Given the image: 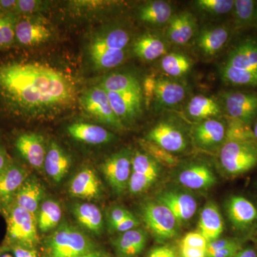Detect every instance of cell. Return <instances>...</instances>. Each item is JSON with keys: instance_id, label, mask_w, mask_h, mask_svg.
Instances as JSON below:
<instances>
[{"instance_id": "obj_59", "label": "cell", "mask_w": 257, "mask_h": 257, "mask_svg": "<svg viewBox=\"0 0 257 257\" xmlns=\"http://www.w3.org/2000/svg\"><path fill=\"white\" fill-rule=\"evenodd\" d=\"M5 15H6V13H5L4 11H3V9H2L1 7H0V19L3 18V17H4Z\"/></svg>"}, {"instance_id": "obj_52", "label": "cell", "mask_w": 257, "mask_h": 257, "mask_svg": "<svg viewBox=\"0 0 257 257\" xmlns=\"http://www.w3.org/2000/svg\"><path fill=\"white\" fill-rule=\"evenodd\" d=\"M147 257H176V254L172 248L164 246L153 248Z\"/></svg>"}, {"instance_id": "obj_55", "label": "cell", "mask_w": 257, "mask_h": 257, "mask_svg": "<svg viewBox=\"0 0 257 257\" xmlns=\"http://www.w3.org/2000/svg\"><path fill=\"white\" fill-rule=\"evenodd\" d=\"M234 257H257V253L253 248H241Z\"/></svg>"}, {"instance_id": "obj_54", "label": "cell", "mask_w": 257, "mask_h": 257, "mask_svg": "<svg viewBox=\"0 0 257 257\" xmlns=\"http://www.w3.org/2000/svg\"><path fill=\"white\" fill-rule=\"evenodd\" d=\"M17 5V0H0V7L6 14L13 13Z\"/></svg>"}, {"instance_id": "obj_4", "label": "cell", "mask_w": 257, "mask_h": 257, "mask_svg": "<svg viewBox=\"0 0 257 257\" xmlns=\"http://www.w3.org/2000/svg\"><path fill=\"white\" fill-rule=\"evenodd\" d=\"M4 211L9 245L34 247L38 242L37 218L14 202L5 208Z\"/></svg>"}, {"instance_id": "obj_29", "label": "cell", "mask_w": 257, "mask_h": 257, "mask_svg": "<svg viewBox=\"0 0 257 257\" xmlns=\"http://www.w3.org/2000/svg\"><path fill=\"white\" fill-rule=\"evenodd\" d=\"M130 35L126 30L114 28L93 38L89 46V52L104 50H125L130 44Z\"/></svg>"}, {"instance_id": "obj_49", "label": "cell", "mask_w": 257, "mask_h": 257, "mask_svg": "<svg viewBox=\"0 0 257 257\" xmlns=\"http://www.w3.org/2000/svg\"><path fill=\"white\" fill-rule=\"evenodd\" d=\"M237 242L236 240L230 239H216L215 241H211V242L208 243L207 253V255L211 254L219 251V250L222 249L227 247V246H231L234 243Z\"/></svg>"}, {"instance_id": "obj_13", "label": "cell", "mask_w": 257, "mask_h": 257, "mask_svg": "<svg viewBox=\"0 0 257 257\" xmlns=\"http://www.w3.org/2000/svg\"><path fill=\"white\" fill-rule=\"evenodd\" d=\"M146 140L172 154L184 152L187 147L183 132L168 121H160L153 126L147 134Z\"/></svg>"}, {"instance_id": "obj_32", "label": "cell", "mask_w": 257, "mask_h": 257, "mask_svg": "<svg viewBox=\"0 0 257 257\" xmlns=\"http://www.w3.org/2000/svg\"><path fill=\"white\" fill-rule=\"evenodd\" d=\"M187 112L193 119L202 121L220 116L222 110L220 104L214 98L200 94L191 99L187 106Z\"/></svg>"}, {"instance_id": "obj_53", "label": "cell", "mask_w": 257, "mask_h": 257, "mask_svg": "<svg viewBox=\"0 0 257 257\" xmlns=\"http://www.w3.org/2000/svg\"><path fill=\"white\" fill-rule=\"evenodd\" d=\"M12 162L8 152L3 145H0V174L6 169Z\"/></svg>"}, {"instance_id": "obj_8", "label": "cell", "mask_w": 257, "mask_h": 257, "mask_svg": "<svg viewBox=\"0 0 257 257\" xmlns=\"http://www.w3.org/2000/svg\"><path fill=\"white\" fill-rule=\"evenodd\" d=\"M160 175V166L145 152H135L132 159L128 192L140 194L152 187Z\"/></svg>"}, {"instance_id": "obj_56", "label": "cell", "mask_w": 257, "mask_h": 257, "mask_svg": "<svg viewBox=\"0 0 257 257\" xmlns=\"http://www.w3.org/2000/svg\"><path fill=\"white\" fill-rule=\"evenodd\" d=\"M0 257H14L9 246L0 247Z\"/></svg>"}, {"instance_id": "obj_31", "label": "cell", "mask_w": 257, "mask_h": 257, "mask_svg": "<svg viewBox=\"0 0 257 257\" xmlns=\"http://www.w3.org/2000/svg\"><path fill=\"white\" fill-rule=\"evenodd\" d=\"M173 15L171 5L162 0L147 2L138 10V17L142 22L155 26L168 24Z\"/></svg>"}, {"instance_id": "obj_3", "label": "cell", "mask_w": 257, "mask_h": 257, "mask_svg": "<svg viewBox=\"0 0 257 257\" xmlns=\"http://www.w3.org/2000/svg\"><path fill=\"white\" fill-rule=\"evenodd\" d=\"M93 243L78 229L63 225L47 240V257H80L92 251Z\"/></svg>"}, {"instance_id": "obj_38", "label": "cell", "mask_w": 257, "mask_h": 257, "mask_svg": "<svg viewBox=\"0 0 257 257\" xmlns=\"http://www.w3.org/2000/svg\"><path fill=\"white\" fill-rule=\"evenodd\" d=\"M221 79L226 84L233 86L257 87V74L233 68L227 64L221 66Z\"/></svg>"}, {"instance_id": "obj_14", "label": "cell", "mask_w": 257, "mask_h": 257, "mask_svg": "<svg viewBox=\"0 0 257 257\" xmlns=\"http://www.w3.org/2000/svg\"><path fill=\"white\" fill-rule=\"evenodd\" d=\"M15 147L19 155L31 167L38 170L43 168L47 149L41 135L35 133L20 134L15 140Z\"/></svg>"}, {"instance_id": "obj_7", "label": "cell", "mask_w": 257, "mask_h": 257, "mask_svg": "<svg viewBox=\"0 0 257 257\" xmlns=\"http://www.w3.org/2000/svg\"><path fill=\"white\" fill-rule=\"evenodd\" d=\"M144 221L152 234L160 241L175 237L178 221L166 206L157 202H147L143 209Z\"/></svg>"}, {"instance_id": "obj_30", "label": "cell", "mask_w": 257, "mask_h": 257, "mask_svg": "<svg viewBox=\"0 0 257 257\" xmlns=\"http://www.w3.org/2000/svg\"><path fill=\"white\" fill-rule=\"evenodd\" d=\"M147 234L142 229L125 231L114 240L117 252L123 257H135L140 254L146 246Z\"/></svg>"}, {"instance_id": "obj_5", "label": "cell", "mask_w": 257, "mask_h": 257, "mask_svg": "<svg viewBox=\"0 0 257 257\" xmlns=\"http://www.w3.org/2000/svg\"><path fill=\"white\" fill-rule=\"evenodd\" d=\"M78 101L83 110L97 121L115 130H124V125L111 107L107 92L99 85L84 91L79 96Z\"/></svg>"}, {"instance_id": "obj_45", "label": "cell", "mask_w": 257, "mask_h": 257, "mask_svg": "<svg viewBox=\"0 0 257 257\" xmlns=\"http://www.w3.org/2000/svg\"><path fill=\"white\" fill-rule=\"evenodd\" d=\"M208 241L200 232H189L181 241L180 246L207 250Z\"/></svg>"}, {"instance_id": "obj_19", "label": "cell", "mask_w": 257, "mask_h": 257, "mask_svg": "<svg viewBox=\"0 0 257 257\" xmlns=\"http://www.w3.org/2000/svg\"><path fill=\"white\" fill-rule=\"evenodd\" d=\"M157 201L166 206L175 216L178 222L192 219L197 209V203L190 194L173 191L162 193Z\"/></svg>"}, {"instance_id": "obj_37", "label": "cell", "mask_w": 257, "mask_h": 257, "mask_svg": "<svg viewBox=\"0 0 257 257\" xmlns=\"http://www.w3.org/2000/svg\"><path fill=\"white\" fill-rule=\"evenodd\" d=\"M257 2L253 0H234L233 23L236 30H241L254 25Z\"/></svg>"}, {"instance_id": "obj_58", "label": "cell", "mask_w": 257, "mask_h": 257, "mask_svg": "<svg viewBox=\"0 0 257 257\" xmlns=\"http://www.w3.org/2000/svg\"><path fill=\"white\" fill-rule=\"evenodd\" d=\"M253 136H254L255 140L257 141V117L256 119H255L254 125H253V127L252 128Z\"/></svg>"}, {"instance_id": "obj_1", "label": "cell", "mask_w": 257, "mask_h": 257, "mask_svg": "<svg viewBox=\"0 0 257 257\" xmlns=\"http://www.w3.org/2000/svg\"><path fill=\"white\" fill-rule=\"evenodd\" d=\"M78 99L74 79L63 71L22 58L0 62V110L10 117H53L72 109Z\"/></svg>"}, {"instance_id": "obj_51", "label": "cell", "mask_w": 257, "mask_h": 257, "mask_svg": "<svg viewBox=\"0 0 257 257\" xmlns=\"http://www.w3.org/2000/svg\"><path fill=\"white\" fill-rule=\"evenodd\" d=\"M180 253L182 257H207V250L188 246H180Z\"/></svg>"}, {"instance_id": "obj_28", "label": "cell", "mask_w": 257, "mask_h": 257, "mask_svg": "<svg viewBox=\"0 0 257 257\" xmlns=\"http://www.w3.org/2000/svg\"><path fill=\"white\" fill-rule=\"evenodd\" d=\"M133 52L139 58L150 62L167 54V43L156 34L145 33L134 42Z\"/></svg>"}, {"instance_id": "obj_9", "label": "cell", "mask_w": 257, "mask_h": 257, "mask_svg": "<svg viewBox=\"0 0 257 257\" xmlns=\"http://www.w3.org/2000/svg\"><path fill=\"white\" fill-rule=\"evenodd\" d=\"M133 154L127 150L113 154L101 165V171L111 188L118 194L128 189Z\"/></svg>"}, {"instance_id": "obj_47", "label": "cell", "mask_w": 257, "mask_h": 257, "mask_svg": "<svg viewBox=\"0 0 257 257\" xmlns=\"http://www.w3.org/2000/svg\"><path fill=\"white\" fill-rule=\"evenodd\" d=\"M9 247L14 257H39L37 250L34 247L23 245H10Z\"/></svg>"}, {"instance_id": "obj_11", "label": "cell", "mask_w": 257, "mask_h": 257, "mask_svg": "<svg viewBox=\"0 0 257 257\" xmlns=\"http://www.w3.org/2000/svg\"><path fill=\"white\" fill-rule=\"evenodd\" d=\"M52 31L39 17L18 16L15 25V42L23 47H35L48 41Z\"/></svg>"}, {"instance_id": "obj_33", "label": "cell", "mask_w": 257, "mask_h": 257, "mask_svg": "<svg viewBox=\"0 0 257 257\" xmlns=\"http://www.w3.org/2000/svg\"><path fill=\"white\" fill-rule=\"evenodd\" d=\"M73 214L77 221L86 229L100 234L103 228V217L100 209L89 203L77 204L73 207Z\"/></svg>"}, {"instance_id": "obj_24", "label": "cell", "mask_w": 257, "mask_h": 257, "mask_svg": "<svg viewBox=\"0 0 257 257\" xmlns=\"http://www.w3.org/2000/svg\"><path fill=\"white\" fill-rule=\"evenodd\" d=\"M67 132L71 138L89 145L107 144L114 139V135L105 128L89 123H74L67 127Z\"/></svg>"}, {"instance_id": "obj_20", "label": "cell", "mask_w": 257, "mask_h": 257, "mask_svg": "<svg viewBox=\"0 0 257 257\" xmlns=\"http://www.w3.org/2000/svg\"><path fill=\"white\" fill-rule=\"evenodd\" d=\"M231 31L223 25L203 28L196 40V46L204 57H212L220 52L229 40Z\"/></svg>"}, {"instance_id": "obj_23", "label": "cell", "mask_w": 257, "mask_h": 257, "mask_svg": "<svg viewBox=\"0 0 257 257\" xmlns=\"http://www.w3.org/2000/svg\"><path fill=\"white\" fill-rule=\"evenodd\" d=\"M72 165L71 157L55 143H51L47 148L44 168L47 175L56 183H60L68 173Z\"/></svg>"}, {"instance_id": "obj_25", "label": "cell", "mask_w": 257, "mask_h": 257, "mask_svg": "<svg viewBox=\"0 0 257 257\" xmlns=\"http://www.w3.org/2000/svg\"><path fill=\"white\" fill-rule=\"evenodd\" d=\"M43 194V187L38 179L28 177L15 194L13 202L37 218Z\"/></svg>"}, {"instance_id": "obj_12", "label": "cell", "mask_w": 257, "mask_h": 257, "mask_svg": "<svg viewBox=\"0 0 257 257\" xmlns=\"http://www.w3.org/2000/svg\"><path fill=\"white\" fill-rule=\"evenodd\" d=\"M107 92L115 114L123 124L135 122L143 112V88L124 92Z\"/></svg>"}, {"instance_id": "obj_48", "label": "cell", "mask_w": 257, "mask_h": 257, "mask_svg": "<svg viewBox=\"0 0 257 257\" xmlns=\"http://www.w3.org/2000/svg\"><path fill=\"white\" fill-rule=\"evenodd\" d=\"M140 222L138 219L135 217L133 214L128 217L124 219V220L120 221L119 223L113 226L112 229L114 231H119V232L123 233L125 231H130V230L135 229L137 226H139Z\"/></svg>"}, {"instance_id": "obj_43", "label": "cell", "mask_w": 257, "mask_h": 257, "mask_svg": "<svg viewBox=\"0 0 257 257\" xmlns=\"http://www.w3.org/2000/svg\"><path fill=\"white\" fill-rule=\"evenodd\" d=\"M234 0H198L197 9L211 15H224L232 12Z\"/></svg>"}, {"instance_id": "obj_57", "label": "cell", "mask_w": 257, "mask_h": 257, "mask_svg": "<svg viewBox=\"0 0 257 257\" xmlns=\"http://www.w3.org/2000/svg\"><path fill=\"white\" fill-rule=\"evenodd\" d=\"M80 257H105L101 252L99 251H91V252L87 253V254L83 255Z\"/></svg>"}, {"instance_id": "obj_40", "label": "cell", "mask_w": 257, "mask_h": 257, "mask_svg": "<svg viewBox=\"0 0 257 257\" xmlns=\"http://www.w3.org/2000/svg\"><path fill=\"white\" fill-rule=\"evenodd\" d=\"M140 145L149 156L152 157L160 165L172 168L178 165L179 160L174 154L167 152L156 144L147 140L140 141Z\"/></svg>"}, {"instance_id": "obj_10", "label": "cell", "mask_w": 257, "mask_h": 257, "mask_svg": "<svg viewBox=\"0 0 257 257\" xmlns=\"http://www.w3.org/2000/svg\"><path fill=\"white\" fill-rule=\"evenodd\" d=\"M223 104L228 117L251 126L257 117V93L227 92L222 94Z\"/></svg>"}, {"instance_id": "obj_35", "label": "cell", "mask_w": 257, "mask_h": 257, "mask_svg": "<svg viewBox=\"0 0 257 257\" xmlns=\"http://www.w3.org/2000/svg\"><path fill=\"white\" fill-rule=\"evenodd\" d=\"M62 216V208L60 204L52 199L43 202L37 214L38 229L42 232H47L55 229L60 224Z\"/></svg>"}, {"instance_id": "obj_41", "label": "cell", "mask_w": 257, "mask_h": 257, "mask_svg": "<svg viewBox=\"0 0 257 257\" xmlns=\"http://www.w3.org/2000/svg\"><path fill=\"white\" fill-rule=\"evenodd\" d=\"M18 16L8 13L0 19V50L10 48L15 45V25Z\"/></svg>"}, {"instance_id": "obj_27", "label": "cell", "mask_w": 257, "mask_h": 257, "mask_svg": "<svg viewBox=\"0 0 257 257\" xmlns=\"http://www.w3.org/2000/svg\"><path fill=\"white\" fill-rule=\"evenodd\" d=\"M198 227L199 232L204 236L208 243L220 237L224 231V221L219 209L214 203H208L203 208Z\"/></svg>"}, {"instance_id": "obj_60", "label": "cell", "mask_w": 257, "mask_h": 257, "mask_svg": "<svg viewBox=\"0 0 257 257\" xmlns=\"http://www.w3.org/2000/svg\"><path fill=\"white\" fill-rule=\"evenodd\" d=\"M254 25V26L257 28V3L256 8V15H255L254 25Z\"/></svg>"}, {"instance_id": "obj_62", "label": "cell", "mask_w": 257, "mask_h": 257, "mask_svg": "<svg viewBox=\"0 0 257 257\" xmlns=\"http://www.w3.org/2000/svg\"><path fill=\"white\" fill-rule=\"evenodd\" d=\"M256 187H257V184H256Z\"/></svg>"}, {"instance_id": "obj_2", "label": "cell", "mask_w": 257, "mask_h": 257, "mask_svg": "<svg viewBox=\"0 0 257 257\" xmlns=\"http://www.w3.org/2000/svg\"><path fill=\"white\" fill-rule=\"evenodd\" d=\"M223 170L231 177L242 175L257 166V141L247 140L225 141L219 152Z\"/></svg>"}, {"instance_id": "obj_15", "label": "cell", "mask_w": 257, "mask_h": 257, "mask_svg": "<svg viewBox=\"0 0 257 257\" xmlns=\"http://www.w3.org/2000/svg\"><path fill=\"white\" fill-rule=\"evenodd\" d=\"M230 222L235 229L243 231L257 222V208L247 198L241 195L230 197L226 204Z\"/></svg>"}, {"instance_id": "obj_26", "label": "cell", "mask_w": 257, "mask_h": 257, "mask_svg": "<svg viewBox=\"0 0 257 257\" xmlns=\"http://www.w3.org/2000/svg\"><path fill=\"white\" fill-rule=\"evenodd\" d=\"M179 182L187 188L200 190L213 187L216 179L207 165L197 164L182 171L179 175Z\"/></svg>"}, {"instance_id": "obj_46", "label": "cell", "mask_w": 257, "mask_h": 257, "mask_svg": "<svg viewBox=\"0 0 257 257\" xmlns=\"http://www.w3.org/2000/svg\"><path fill=\"white\" fill-rule=\"evenodd\" d=\"M132 213L127 209L121 207H116L111 209L109 214V222L111 227L124 220L126 218L132 215Z\"/></svg>"}, {"instance_id": "obj_44", "label": "cell", "mask_w": 257, "mask_h": 257, "mask_svg": "<svg viewBox=\"0 0 257 257\" xmlns=\"http://www.w3.org/2000/svg\"><path fill=\"white\" fill-rule=\"evenodd\" d=\"M48 2L39 0H17L13 14L17 16H28L46 10Z\"/></svg>"}, {"instance_id": "obj_18", "label": "cell", "mask_w": 257, "mask_h": 257, "mask_svg": "<svg viewBox=\"0 0 257 257\" xmlns=\"http://www.w3.org/2000/svg\"><path fill=\"white\" fill-rule=\"evenodd\" d=\"M193 138L198 146L204 150L221 147L226 138V124L216 119L204 120L194 128Z\"/></svg>"}, {"instance_id": "obj_34", "label": "cell", "mask_w": 257, "mask_h": 257, "mask_svg": "<svg viewBox=\"0 0 257 257\" xmlns=\"http://www.w3.org/2000/svg\"><path fill=\"white\" fill-rule=\"evenodd\" d=\"M99 86L110 92H124L143 88L138 77L130 72L109 74L101 81Z\"/></svg>"}, {"instance_id": "obj_22", "label": "cell", "mask_w": 257, "mask_h": 257, "mask_svg": "<svg viewBox=\"0 0 257 257\" xmlns=\"http://www.w3.org/2000/svg\"><path fill=\"white\" fill-rule=\"evenodd\" d=\"M69 193L81 199H96L100 197L101 184L92 169H83L77 174L69 184Z\"/></svg>"}, {"instance_id": "obj_36", "label": "cell", "mask_w": 257, "mask_h": 257, "mask_svg": "<svg viewBox=\"0 0 257 257\" xmlns=\"http://www.w3.org/2000/svg\"><path fill=\"white\" fill-rule=\"evenodd\" d=\"M161 67L170 77H182L192 69V61L185 54L171 52L162 57Z\"/></svg>"}, {"instance_id": "obj_6", "label": "cell", "mask_w": 257, "mask_h": 257, "mask_svg": "<svg viewBox=\"0 0 257 257\" xmlns=\"http://www.w3.org/2000/svg\"><path fill=\"white\" fill-rule=\"evenodd\" d=\"M143 93L148 100L154 99L160 106L172 107L183 101L186 89L170 78L150 76L144 81Z\"/></svg>"}, {"instance_id": "obj_50", "label": "cell", "mask_w": 257, "mask_h": 257, "mask_svg": "<svg viewBox=\"0 0 257 257\" xmlns=\"http://www.w3.org/2000/svg\"><path fill=\"white\" fill-rule=\"evenodd\" d=\"M241 248V244L237 241L231 246L207 255V257H234Z\"/></svg>"}, {"instance_id": "obj_39", "label": "cell", "mask_w": 257, "mask_h": 257, "mask_svg": "<svg viewBox=\"0 0 257 257\" xmlns=\"http://www.w3.org/2000/svg\"><path fill=\"white\" fill-rule=\"evenodd\" d=\"M89 54L92 63L98 69L114 68L122 64L126 57V50L89 52Z\"/></svg>"}, {"instance_id": "obj_16", "label": "cell", "mask_w": 257, "mask_h": 257, "mask_svg": "<svg viewBox=\"0 0 257 257\" xmlns=\"http://www.w3.org/2000/svg\"><path fill=\"white\" fill-rule=\"evenodd\" d=\"M224 64L233 68L257 74V38H247L235 45Z\"/></svg>"}, {"instance_id": "obj_61", "label": "cell", "mask_w": 257, "mask_h": 257, "mask_svg": "<svg viewBox=\"0 0 257 257\" xmlns=\"http://www.w3.org/2000/svg\"><path fill=\"white\" fill-rule=\"evenodd\" d=\"M256 241H257V234H256Z\"/></svg>"}, {"instance_id": "obj_42", "label": "cell", "mask_w": 257, "mask_h": 257, "mask_svg": "<svg viewBox=\"0 0 257 257\" xmlns=\"http://www.w3.org/2000/svg\"><path fill=\"white\" fill-rule=\"evenodd\" d=\"M253 139L255 138L251 126L245 124L239 120L227 118L225 141L253 140Z\"/></svg>"}, {"instance_id": "obj_17", "label": "cell", "mask_w": 257, "mask_h": 257, "mask_svg": "<svg viewBox=\"0 0 257 257\" xmlns=\"http://www.w3.org/2000/svg\"><path fill=\"white\" fill-rule=\"evenodd\" d=\"M28 177L26 170L13 161L0 174V204L3 209L13 202L15 194Z\"/></svg>"}, {"instance_id": "obj_21", "label": "cell", "mask_w": 257, "mask_h": 257, "mask_svg": "<svg viewBox=\"0 0 257 257\" xmlns=\"http://www.w3.org/2000/svg\"><path fill=\"white\" fill-rule=\"evenodd\" d=\"M167 25V38L177 45L188 43L194 36L197 26L194 15L186 11L172 15Z\"/></svg>"}]
</instances>
